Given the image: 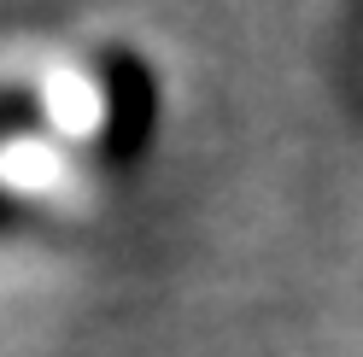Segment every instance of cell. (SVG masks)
Segmentation results:
<instances>
[{
  "instance_id": "cell-2",
  "label": "cell",
  "mask_w": 363,
  "mask_h": 357,
  "mask_svg": "<svg viewBox=\"0 0 363 357\" xmlns=\"http://www.w3.org/2000/svg\"><path fill=\"white\" fill-rule=\"evenodd\" d=\"M357 76H363V30H357Z\"/></svg>"
},
{
  "instance_id": "cell-1",
  "label": "cell",
  "mask_w": 363,
  "mask_h": 357,
  "mask_svg": "<svg viewBox=\"0 0 363 357\" xmlns=\"http://www.w3.org/2000/svg\"><path fill=\"white\" fill-rule=\"evenodd\" d=\"M170 123L158 41L111 12L0 18V240H88L129 211Z\"/></svg>"
}]
</instances>
